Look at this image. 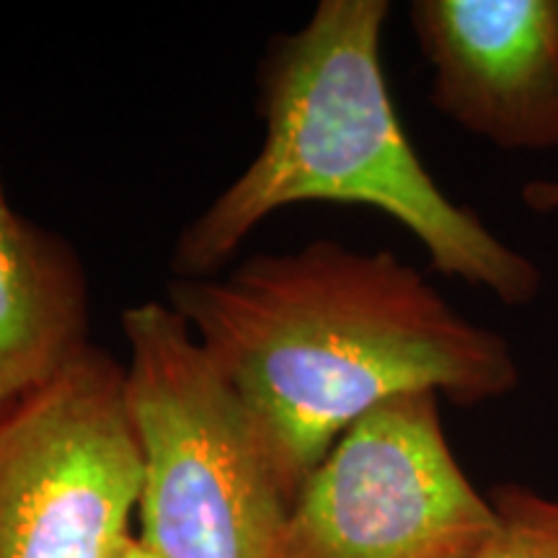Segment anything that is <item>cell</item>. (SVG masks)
I'll use <instances>...</instances> for the list:
<instances>
[{
	"label": "cell",
	"mask_w": 558,
	"mask_h": 558,
	"mask_svg": "<svg viewBox=\"0 0 558 558\" xmlns=\"http://www.w3.org/2000/svg\"><path fill=\"white\" fill-rule=\"evenodd\" d=\"M169 305L248 409L290 505L339 437L396 396L481 407L520 388L499 331L393 251L313 241L226 277L171 279Z\"/></svg>",
	"instance_id": "6da1fadb"
},
{
	"label": "cell",
	"mask_w": 558,
	"mask_h": 558,
	"mask_svg": "<svg viewBox=\"0 0 558 558\" xmlns=\"http://www.w3.org/2000/svg\"><path fill=\"white\" fill-rule=\"evenodd\" d=\"M388 0H320L303 29L271 39L259 68L262 150L181 230L177 279L213 277L248 233L298 202L365 205L401 222L439 275L535 303L543 271L448 197L399 120L380 62Z\"/></svg>",
	"instance_id": "7a4b0ae2"
},
{
	"label": "cell",
	"mask_w": 558,
	"mask_h": 558,
	"mask_svg": "<svg viewBox=\"0 0 558 558\" xmlns=\"http://www.w3.org/2000/svg\"><path fill=\"white\" fill-rule=\"evenodd\" d=\"M137 538L156 558H282L290 497L262 432L169 303L124 311Z\"/></svg>",
	"instance_id": "3957f363"
},
{
	"label": "cell",
	"mask_w": 558,
	"mask_h": 558,
	"mask_svg": "<svg viewBox=\"0 0 558 558\" xmlns=\"http://www.w3.org/2000/svg\"><path fill=\"white\" fill-rule=\"evenodd\" d=\"M497 509L460 469L432 390L354 422L290 505L282 558H471Z\"/></svg>",
	"instance_id": "277c9868"
},
{
	"label": "cell",
	"mask_w": 558,
	"mask_h": 558,
	"mask_svg": "<svg viewBox=\"0 0 558 558\" xmlns=\"http://www.w3.org/2000/svg\"><path fill=\"white\" fill-rule=\"evenodd\" d=\"M140 492L124 367L101 349L0 411V558H117Z\"/></svg>",
	"instance_id": "5b68a950"
},
{
	"label": "cell",
	"mask_w": 558,
	"mask_h": 558,
	"mask_svg": "<svg viewBox=\"0 0 558 558\" xmlns=\"http://www.w3.org/2000/svg\"><path fill=\"white\" fill-rule=\"evenodd\" d=\"M439 114L501 150H558V0H414Z\"/></svg>",
	"instance_id": "8992f818"
},
{
	"label": "cell",
	"mask_w": 558,
	"mask_h": 558,
	"mask_svg": "<svg viewBox=\"0 0 558 558\" xmlns=\"http://www.w3.org/2000/svg\"><path fill=\"white\" fill-rule=\"evenodd\" d=\"M86 347L78 254L11 207L0 173V411L47 386Z\"/></svg>",
	"instance_id": "52a82bcc"
},
{
	"label": "cell",
	"mask_w": 558,
	"mask_h": 558,
	"mask_svg": "<svg viewBox=\"0 0 558 558\" xmlns=\"http://www.w3.org/2000/svg\"><path fill=\"white\" fill-rule=\"evenodd\" d=\"M497 527L471 558H558V499L522 484L488 492Z\"/></svg>",
	"instance_id": "ba28073f"
},
{
	"label": "cell",
	"mask_w": 558,
	"mask_h": 558,
	"mask_svg": "<svg viewBox=\"0 0 558 558\" xmlns=\"http://www.w3.org/2000/svg\"><path fill=\"white\" fill-rule=\"evenodd\" d=\"M520 199L538 215L558 213V179H533L522 186Z\"/></svg>",
	"instance_id": "9c48e42d"
},
{
	"label": "cell",
	"mask_w": 558,
	"mask_h": 558,
	"mask_svg": "<svg viewBox=\"0 0 558 558\" xmlns=\"http://www.w3.org/2000/svg\"><path fill=\"white\" fill-rule=\"evenodd\" d=\"M117 558H156V556H153L150 550L143 546V541H140L137 533H135L128 543H124V548L120 550V556H117Z\"/></svg>",
	"instance_id": "30bf717a"
}]
</instances>
